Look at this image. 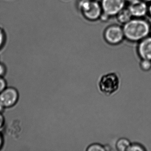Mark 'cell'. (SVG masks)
<instances>
[{
    "mask_svg": "<svg viewBox=\"0 0 151 151\" xmlns=\"http://www.w3.org/2000/svg\"><path fill=\"white\" fill-rule=\"evenodd\" d=\"M151 28L149 23L141 18L131 19L123 28L124 38L131 42L141 41L150 34Z\"/></svg>",
    "mask_w": 151,
    "mask_h": 151,
    "instance_id": "6da1fadb",
    "label": "cell"
},
{
    "mask_svg": "<svg viewBox=\"0 0 151 151\" xmlns=\"http://www.w3.org/2000/svg\"><path fill=\"white\" fill-rule=\"evenodd\" d=\"M78 6L83 15L89 21L99 19L102 13L101 5L96 0H80Z\"/></svg>",
    "mask_w": 151,
    "mask_h": 151,
    "instance_id": "7a4b0ae2",
    "label": "cell"
},
{
    "mask_svg": "<svg viewBox=\"0 0 151 151\" xmlns=\"http://www.w3.org/2000/svg\"><path fill=\"white\" fill-rule=\"evenodd\" d=\"M110 17L109 16L107 15L106 14H105V13L102 12V14L101 15L99 19L101 20L102 22H106L109 20Z\"/></svg>",
    "mask_w": 151,
    "mask_h": 151,
    "instance_id": "e0dca14e",
    "label": "cell"
},
{
    "mask_svg": "<svg viewBox=\"0 0 151 151\" xmlns=\"http://www.w3.org/2000/svg\"><path fill=\"white\" fill-rule=\"evenodd\" d=\"M126 1H128V2L131 3V2H133V1H135L136 0H126Z\"/></svg>",
    "mask_w": 151,
    "mask_h": 151,
    "instance_id": "603a6c76",
    "label": "cell"
},
{
    "mask_svg": "<svg viewBox=\"0 0 151 151\" xmlns=\"http://www.w3.org/2000/svg\"><path fill=\"white\" fill-rule=\"evenodd\" d=\"M5 123V118L3 115L0 113V129H1Z\"/></svg>",
    "mask_w": 151,
    "mask_h": 151,
    "instance_id": "ac0fdd59",
    "label": "cell"
},
{
    "mask_svg": "<svg viewBox=\"0 0 151 151\" xmlns=\"http://www.w3.org/2000/svg\"><path fill=\"white\" fill-rule=\"evenodd\" d=\"M130 144L129 139L125 138H122L117 140L116 144V147L118 151H127Z\"/></svg>",
    "mask_w": 151,
    "mask_h": 151,
    "instance_id": "30bf717a",
    "label": "cell"
},
{
    "mask_svg": "<svg viewBox=\"0 0 151 151\" xmlns=\"http://www.w3.org/2000/svg\"><path fill=\"white\" fill-rule=\"evenodd\" d=\"M116 16L117 21L120 23L124 24L130 21L132 19V17L128 8H124Z\"/></svg>",
    "mask_w": 151,
    "mask_h": 151,
    "instance_id": "9c48e42d",
    "label": "cell"
},
{
    "mask_svg": "<svg viewBox=\"0 0 151 151\" xmlns=\"http://www.w3.org/2000/svg\"><path fill=\"white\" fill-rule=\"evenodd\" d=\"M87 151H105V147L98 143H94L89 145L86 149Z\"/></svg>",
    "mask_w": 151,
    "mask_h": 151,
    "instance_id": "8fae6325",
    "label": "cell"
},
{
    "mask_svg": "<svg viewBox=\"0 0 151 151\" xmlns=\"http://www.w3.org/2000/svg\"><path fill=\"white\" fill-rule=\"evenodd\" d=\"M4 108L5 107H4V106L2 105V104H1V102H0V113H1V112L3 111Z\"/></svg>",
    "mask_w": 151,
    "mask_h": 151,
    "instance_id": "44dd1931",
    "label": "cell"
},
{
    "mask_svg": "<svg viewBox=\"0 0 151 151\" xmlns=\"http://www.w3.org/2000/svg\"><path fill=\"white\" fill-rule=\"evenodd\" d=\"M120 81L117 74L109 73L104 75L99 83V89L106 95H110L117 91L120 87Z\"/></svg>",
    "mask_w": 151,
    "mask_h": 151,
    "instance_id": "3957f363",
    "label": "cell"
},
{
    "mask_svg": "<svg viewBox=\"0 0 151 151\" xmlns=\"http://www.w3.org/2000/svg\"><path fill=\"white\" fill-rule=\"evenodd\" d=\"M3 144V139L1 133H0V149L2 147Z\"/></svg>",
    "mask_w": 151,
    "mask_h": 151,
    "instance_id": "d6986e66",
    "label": "cell"
},
{
    "mask_svg": "<svg viewBox=\"0 0 151 151\" xmlns=\"http://www.w3.org/2000/svg\"><path fill=\"white\" fill-rule=\"evenodd\" d=\"M146 150L143 146L138 143H131L129 148L128 151H144Z\"/></svg>",
    "mask_w": 151,
    "mask_h": 151,
    "instance_id": "7c38bea8",
    "label": "cell"
},
{
    "mask_svg": "<svg viewBox=\"0 0 151 151\" xmlns=\"http://www.w3.org/2000/svg\"><path fill=\"white\" fill-rule=\"evenodd\" d=\"M6 88V83L2 77H0V93Z\"/></svg>",
    "mask_w": 151,
    "mask_h": 151,
    "instance_id": "5bb4252c",
    "label": "cell"
},
{
    "mask_svg": "<svg viewBox=\"0 0 151 151\" xmlns=\"http://www.w3.org/2000/svg\"><path fill=\"white\" fill-rule=\"evenodd\" d=\"M126 0H101L102 12L109 17L116 15L124 8Z\"/></svg>",
    "mask_w": 151,
    "mask_h": 151,
    "instance_id": "277c9868",
    "label": "cell"
},
{
    "mask_svg": "<svg viewBox=\"0 0 151 151\" xmlns=\"http://www.w3.org/2000/svg\"><path fill=\"white\" fill-rule=\"evenodd\" d=\"M6 72V68L5 65L0 63V77H3Z\"/></svg>",
    "mask_w": 151,
    "mask_h": 151,
    "instance_id": "9a60e30c",
    "label": "cell"
},
{
    "mask_svg": "<svg viewBox=\"0 0 151 151\" xmlns=\"http://www.w3.org/2000/svg\"><path fill=\"white\" fill-rule=\"evenodd\" d=\"M150 33H151V31H150Z\"/></svg>",
    "mask_w": 151,
    "mask_h": 151,
    "instance_id": "cb8c5ba5",
    "label": "cell"
},
{
    "mask_svg": "<svg viewBox=\"0 0 151 151\" xmlns=\"http://www.w3.org/2000/svg\"><path fill=\"white\" fill-rule=\"evenodd\" d=\"M4 39H5V37H4V33L2 30L0 29V48H1V47L3 45Z\"/></svg>",
    "mask_w": 151,
    "mask_h": 151,
    "instance_id": "2e32d148",
    "label": "cell"
},
{
    "mask_svg": "<svg viewBox=\"0 0 151 151\" xmlns=\"http://www.w3.org/2000/svg\"><path fill=\"white\" fill-rule=\"evenodd\" d=\"M140 67L144 71H148L151 69V60L142 59L140 63Z\"/></svg>",
    "mask_w": 151,
    "mask_h": 151,
    "instance_id": "4fadbf2b",
    "label": "cell"
},
{
    "mask_svg": "<svg viewBox=\"0 0 151 151\" xmlns=\"http://www.w3.org/2000/svg\"><path fill=\"white\" fill-rule=\"evenodd\" d=\"M128 9L132 17L136 18H141L147 14L148 6L147 3L142 0H136L130 3Z\"/></svg>",
    "mask_w": 151,
    "mask_h": 151,
    "instance_id": "52a82bcc",
    "label": "cell"
},
{
    "mask_svg": "<svg viewBox=\"0 0 151 151\" xmlns=\"http://www.w3.org/2000/svg\"><path fill=\"white\" fill-rule=\"evenodd\" d=\"M147 13H148L149 16L151 17V2L149 6H148V12H147Z\"/></svg>",
    "mask_w": 151,
    "mask_h": 151,
    "instance_id": "ffe728a7",
    "label": "cell"
},
{
    "mask_svg": "<svg viewBox=\"0 0 151 151\" xmlns=\"http://www.w3.org/2000/svg\"><path fill=\"white\" fill-rule=\"evenodd\" d=\"M106 41L111 45H116L121 43L124 38L123 28L117 25L108 27L104 32Z\"/></svg>",
    "mask_w": 151,
    "mask_h": 151,
    "instance_id": "5b68a950",
    "label": "cell"
},
{
    "mask_svg": "<svg viewBox=\"0 0 151 151\" xmlns=\"http://www.w3.org/2000/svg\"><path fill=\"white\" fill-rule=\"evenodd\" d=\"M19 93L15 88L6 87L0 93V102L5 108L11 107L16 104Z\"/></svg>",
    "mask_w": 151,
    "mask_h": 151,
    "instance_id": "8992f818",
    "label": "cell"
},
{
    "mask_svg": "<svg viewBox=\"0 0 151 151\" xmlns=\"http://www.w3.org/2000/svg\"><path fill=\"white\" fill-rule=\"evenodd\" d=\"M143 1H145L146 3H151V0H142Z\"/></svg>",
    "mask_w": 151,
    "mask_h": 151,
    "instance_id": "7402d4cb",
    "label": "cell"
},
{
    "mask_svg": "<svg viewBox=\"0 0 151 151\" xmlns=\"http://www.w3.org/2000/svg\"><path fill=\"white\" fill-rule=\"evenodd\" d=\"M138 53L140 58L151 60V37H147L140 41Z\"/></svg>",
    "mask_w": 151,
    "mask_h": 151,
    "instance_id": "ba28073f",
    "label": "cell"
}]
</instances>
